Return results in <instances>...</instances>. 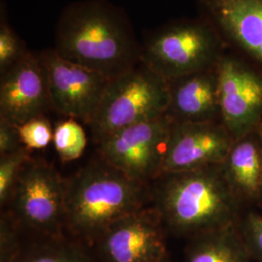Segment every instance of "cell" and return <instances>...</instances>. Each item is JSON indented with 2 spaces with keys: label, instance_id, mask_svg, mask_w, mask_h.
I'll use <instances>...</instances> for the list:
<instances>
[{
  "label": "cell",
  "instance_id": "1",
  "mask_svg": "<svg viewBox=\"0 0 262 262\" xmlns=\"http://www.w3.org/2000/svg\"><path fill=\"white\" fill-rule=\"evenodd\" d=\"M56 52L67 60L113 79L142 61L126 15L104 0L67 6L56 27Z\"/></svg>",
  "mask_w": 262,
  "mask_h": 262
},
{
  "label": "cell",
  "instance_id": "2",
  "mask_svg": "<svg viewBox=\"0 0 262 262\" xmlns=\"http://www.w3.org/2000/svg\"><path fill=\"white\" fill-rule=\"evenodd\" d=\"M156 180V209L173 232L194 237L236 224L238 197L225 181L221 165Z\"/></svg>",
  "mask_w": 262,
  "mask_h": 262
},
{
  "label": "cell",
  "instance_id": "3",
  "mask_svg": "<svg viewBox=\"0 0 262 262\" xmlns=\"http://www.w3.org/2000/svg\"><path fill=\"white\" fill-rule=\"evenodd\" d=\"M150 195L146 182L105 161L88 166L67 182L64 227L81 242H96L115 221L145 208Z\"/></svg>",
  "mask_w": 262,
  "mask_h": 262
},
{
  "label": "cell",
  "instance_id": "4",
  "mask_svg": "<svg viewBox=\"0 0 262 262\" xmlns=\"http://www.w3.org/2000/svg\"><path fill=\"white\" fill-rule=\"evenodd\" d=\"M225 42L204 19H184L154 31L142 48V61L167 82L216 66Z\"/></svg>",
  "mask_w": 262,
  "mask_h": 262
},
{
  "label": "cell",
  "instance_id": "5",
  "mask_svg": "<svg viewBox=\"0 0 262 262\" xmlns=\"http://www.w3.org/2000/svg\"><path fill=\"white\" fill-rule=\"evenodd\" d=\"M168 82L143 61L110 80L90 126L97 143L134 123L167 114Z\"/></svg>",
  "mask_w": 262,
  "mask_h": 262
},
{
  "label": "cell",
  "instance_id": "6",
  "mask_svg": "<svg viewBox=\"0 0 262 262\" xmlns=\"http://www.w3.org/2000/svg\"><path fill=\"white\" fill-rule=\"evenodd\" d=\"M174 123L167 114L134 123L98 142L103 161L142 182L159 178L169 133Z\"/></svg>",
  "mask_w": 262,
  "mask_h": 262
},
{
  "label": "cell",
  "instance_id": "7",
  "mask_svg": "<svg viewBox=\"0 0 262 262\" xmlns=\"http://www.w3.org/2000/svg\"><path fill=\"white\" fill-rule=\"evenodd\" d=\"M67 181L52 165L30 159L19 174L13 199L18 222L53 237L64 227Z\"/></svg>",
  "mask_w": 262,
  "mask_h": 262
},
{
  "label": "cell",
  "instance_id": "8",
  "mask_svg": "<svg viewBox=\"0 0 262 262\" xmlns=\"http://www.w3.org/2000/svg\"><path fill=\"white\" fill-rule=\"evenodd\" d=\"M221 122L233 139L255 130L262 122V72L236 54L216 63Z\"/></svg>",
  "mask_w": 262,
  "mask_h": 262
},
{
  "label": "cell",
  "instance_id": "9",
  "mask_svg": "<svg viewBox=\"0 0 262 262\" xmlns=\"http://www.w3.org/2000/svg\"><path fill=\"white\" fill-rule=\"evenodd\" d=\"M40 56L47 73L51 107L67 118L90 124L111 79L67 60L55 49Z\"/></svg>",
  "mask_w": 262,
  "mask_h": 262
},
{
  "label": "cell",
  "instance_id": "10",
  "mask_svg": "<svg viewBox=\"0 0 262 262\" xmlns=\"http://www.w3.org/2000/svg\"><path fill=\"white\" fill-rule=\"evenodd\" d=\"M157 209L143 208L115 221L96 241L104 262H167L168 252Z\"/></svg>",
  "mask_w": 262,
  "mask_h": 262
},
{
  "label": "cell",
  "instance_id": "11",
  "mask_svg": "<svg viewBox=\"0 0 262 262\" xmlns=\"http://www.w3.org/2000/svg\"><path fill=\"white\" fill-rule=\"evenodd\" d=\"M233 142L221 122H174L160 176L221 165Z\"/></svg>",
  "mask_w": 262,
  "mask_h": 262
},
{
  "label": "cell",
  "instance_id": "12",
  "mask_svg": "<svg viewBox=\"0 0 262 262\" xmlns=\"http://www.w3.org/2000/svg\"><path fill=\"white\" fill-rule=\"evenodd\" d=\"M226 47L262 72V0H199Z\"/></svg>",
  "mask_w": 262,
  "mask_h": 262
},
{
  "label": "cell",
  "instance_id": "13",
  "mask_svg": "<svg viewBox=\"0 0 262 262\" xmlns=\"http://www.w3.org/2000/svg\"><path fill=\"white\" fill-rule=\"evenodd\" d=\"M1 76L0 119L19 126L51 108L47 73L40 54L29 51Z\"/></svg>",
  "mask_w": 262,
  "mask_h": 262
},
{
  "label": "cell",
  "instance_id": "14",
  "mask_svg": "<svg viewBox=\"0 0 262 262\" xmlns=\"http://www.w3.org/2000/svg\"><path fill=\"white\" fill-rule=\"evenodd\" d=\"M167 115L174 122H221L216 68L169 81Z\"/></svg>",
  "mask_w": 262,
  "mask_h": 262
},
{
  "label": "cell",
  "instance_id": "15",
  "mask_svg": "<svg viewBox=\"0 0 262 262\" xmlns=\"http://www.w3.org/2000/svg\"><path fill=\"white\" fill-rule=\"evenodd\" d=\"M221 168L235 195L256 199L262 193V136L250 132L234 140Z\"/></svg>",
  "mask_w": 262,
  "mask_h": 262
},
{
  "label": "cell",
  "instance_id": "16",
  "mask_svg": "<svg viewBox=\"0 0 262 262\" xmlns=\"http://www.w3.org/2000/svg\"><path fill=\"white\" fill-rule=\"evenodd\" d=\"M184 262H251L236 224L191 237Z\"/></svg>",
  "mask_w": 262,
  "mask_h": 262
},
{
  "label": "cell",
  "instance_id": "17",
  "mask_svg": "<svg viewBox=\"0 0 262 262\" xmlns=\"http://www.w3.org/2000/svg\"><path fill=\"white\" fill-rule=\"evenodd\" d=\"M19 262H95L79 240L57 235L24 250Z\"/></svg>",
  "mask_w": 262,
  "mask_h": 262
},
{
  "label": "cell",
  "instance_id": "18",
  "mask_svg": "<svg viewBox=\"0 0 262 262\" xmlns=\"http://www.w3.org/2000/svg\"><path fill=\"white\" fill-rule=\"evenodd\" d=\"M53 142L59 158L63 161H72L84 154L88 138L78 121L68 118L56 124Z\"/></svg>",
  "mask_w": 262,
  "mask_h": 262
},
{
  "label": "cell",
  "instance_id": "19",
  "mask_svg": "<svg viewBox=\"0 0 262 262\" xmlns=\"http://www.w3.org/2000/svg\"><path fill=\"white\" fill-rule=\"evenodd\" d=\"M30 160L28 149L20 147L4 156H0V202L5 204L13 195L14 188L17 184L25 165Z\"/></svg>",
  "mask_w": 262,
  "mask_h": 262
},
{
  "label": "cell",
  "instance_id": "20",
  "mask_svg": "<svg viewBox=\"0 0 262 262\" xmlns=\"http://www.w3.org/2000/svg\"><path fill=\"white\" fill-rule=\"evenodd\" d=\"M28 48L6 20L0 24V71L5 73L28 54Z\"/></svg>",
  "mask_w": 262,
  "mask_h": 262
},
{
  "label": "cell",
  "instance_id": "21",
  "mask_svg": "<svg viewBox=\"0 0 262 262\" xmlns=\"http://www.w3.org/2000/svg\"><path fill=\"white\" fill-rule=\"evenodd\" d=\"M18 131L21 145L28 150L45 149L54 138V129L43 116L24 122Z\"/></svg>",
  "mask_w": 262,
  "mask_h": 262
},
{
  "label": "cell",
  "instance_id": "22",
  "mask_svg": "<svg viewBox=\"0 0 262 262\" xmlns=\"http://www.w3.org/2000/svg\"><path fill=\"white\" fill-rule=\"evenodd\" d=\"M238 227L252 259L262 262V215L249 213Z\"/></svg>",
  "mask_w": 262,
  "mask_h": 262
},
{
  "label": "cell",
  "instance_id": "23",
  "mask_svg": "<svg viewBox=\"0 0 262 262\" xmlns=\"http://www.w3.org/2000/svg\"><path fill=\"white\" fill-rule=\"evenodd\" d=\"M23 251L14 220L7 215L2 216L0 222V261L18 260Z\"/></svg>",
  "mask_w": 262,
  "mask_h": 262
},
{
  "label": "cell",
  "instance_id": "24",
  "mask_svg": "<svg viewBox=\"0 0 262 262\" xmlns=\"http://www.w3.org/2000/svg\"><path fill=\"white\" fill-rule=\"evenodd\" d=\"M24 147L19 139L18 126L0 119V156L7 155Z\"/></svg>",
  "mask_w": 262,
  "mask_h": 262
},
{
  "label": "cell",
  "instance_id": "25",
  "mask_svg": "<svg viewBox=\"0 0 262 262\" xmlns=\"http://www.w3.org/2000/svg\"><path fill=\"white\" fill-rule=\"evenodd\" d=\"M259 132H260V134H261L262 136V122L261 123H260V125H259Z\"/></svg>",
  "mask_w": 262,
  "mask_h": 262
},
{
  "label": "cell",
  "instance_id": "26",
  "mask_svg": "<svg viewBox=\"0 0 262 262\" xmlns=\"http://www.w3.org/2000/svg\"><path fill=\"white\" fill-rule=\"evenodd\" d=\"M19 258L18 260H13V261H0V262H19Z\"/></svg>",
  "mask_w": 262,
  "mask_h": 262
},
{
  "label": "cell",
  "instance_id": "27",
  "mask_svg": "<svg viewBox=\"0 0 262 262\" xmlns=\"http://www.w3.org/2000/svg\"><path fill=\"white\" fill-rule=\"evenodd\" d=\"M261 195H262V193H261Z\"/></svg>",
  "mask_w": 262,
  "mask_h": 262
},
{
  "label": "cell",
  "instance_id": "28",
  "mask_svg": "<svg viewBox=\"0 0 262 262\" xmlns=\"http://www.w3.org/2000/svg\"><path fill=\"white\" fill-rule=\"evenodd\" d=\"M167 262H168V261H167Z\"/></svg>",
  "mask_w": 262,
  "mask_h": 262
}]
</instances>
